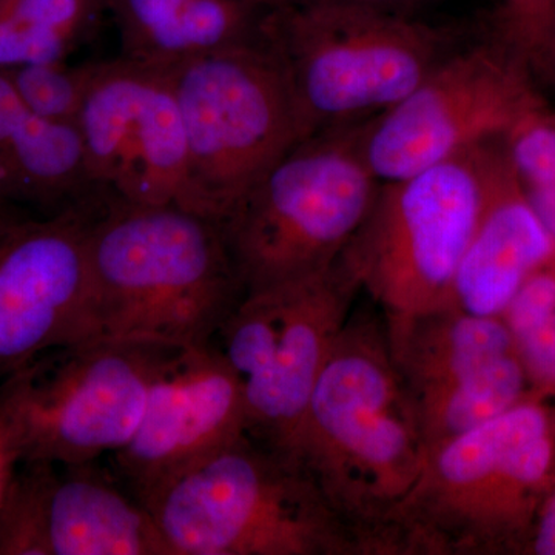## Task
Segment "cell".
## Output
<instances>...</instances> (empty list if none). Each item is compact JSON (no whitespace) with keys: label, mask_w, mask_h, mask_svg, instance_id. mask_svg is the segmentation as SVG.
<instances>
[{"label":"cell","mask_w":555,"mask_h":555,"mask_svg":"<svg viewBox=\"0 0 555 555\" xmlns=\"http://www.w3.org/2000/svg\"><path fill=\"white\" fill-rule=\"evenodd\" d=\"M145 507L175 555H363L305 466L250 434Z\"/></svg>","instance_id":"277c9868"},{"label":"cell","mask_w":555,"mask_h":555,"mask_svg":"<svg viewBox=\"0 0 555 555\" xmlns=\"http://www.w3.org/2000/svg\"><path fill=\"white\" fill-rule=\"evenodd\" d=\"M555 27V0H502L500 42L528 67L540 65Z\"/></svg>","instance_id":"603a6c76"},{"label":"cell","mask_w":555,"mask_h":555,"mask_svg":"<svg viewBox=\"0 0 555 555\" xmlns=\"http://www.w3.org/2000/svg\"><path fill=\"white\" fill-rule=\"evenodd\" d=\"M363 122L309 134L236 201L221 228L246 292L326 270L356 238L382 188Z\"/></svg>","instance_id":"8992f818"},{"label":"cell","mask_w":555,"mask_h":555,"mask_svg":"<svg viewBox=\"0 0 555 555\" xmlns=\"http://www.w3.org/2000/svg\"><path fill=\"white\" fill-rule=\"evenodd\" d=\"M76 127L105 198L189 210L188 139L170 72L98 61Z\"/></svg>","instance_id":"7c38bea8"},{"label":"cell","mask_w":555,"mask_h":555,"mask_svg":"<svg viewBox=\"0 0 555 555\" xmlns=\"http://www.w3.org/2000/svg\"><path fill=\"white\" fill-rule=\"evenodd\" d=\"M358 294L360 281L341 255L313 275L246 292L230 313L214 345L238 375L251 437L291 454Z\"/></svg>","instance_id":"9c48e42d"},{"label":"cell","mask_w":555,"mask_h":555,"mask_svg":"<svg viewBox=\"0 0 555 555\" xmlns=\"http://www.w3.org/2000/svg\"><path fill=\"white\" fill-rule=\"evenodd\" d=\"M291 455L357 537L363 555H378L387 521L427 455L379 312H353L347 321L321 369Z\"/></svg>","instance_id":"6da1fadb"},{"label":"cell","mask_w":555,"mask_h":555,"mask_svg":"<svg viewBox=\"0 0 555 555\" xmlns=\"http://www.w3.org/2000/svg\"><path fill=\"white\" fill-rule=\"evenodd\" d=\"M555 477V400L529 397L427 449L378 555L526 554Z\"/></svg>","instance_id":"3957f363"},{"label":"cell","mask_w":555,"mask_h":555,"mask_svg":"<svg viewBox=\"0 0 555 555\" xmlns=\"http://www.w3.org/2000/svg\"><path fill=\"white\" fill-rule=\"evenodd\" d=\"M502 141L526 198L555 240V108L537 98Z\"/></svg>","instance_id":"44dd1931"},{"label":"cell","mask_w":555,"mask_h":555,"mask_svg":"<svg viewBox=\"0 0 555 555\" xmlns=\"http://www.w3.org/2000/svg\"><path fill=\"white\" fill-rule=\"evenodd\" d=\"M105 14L107 0H0V69L68 61Z\"/></svg>","instance_id":"d6986e66"},{"label":"cell","mask_w":555,"mask_h":555,"mask_svg":"<svg viewBox=\"0 0 555 555\" xmlns=\"http://www.w3.org/2000/svg\"><path fill=\"white\" fill-rule=\"evenodd\" d=\"M0 555L175 554L147 507L94 463H24L0 506Z\"/></svg>","instance_id":"9a60e30c"},{"label":"cell","mask_w":555,"mask_h":555,"mask_svg":"<svg viewBox=\"0 0 555 555\" xmlns=\"http://www.w3.org/2000/svg\"><path fill=\"white\" fill-rule=\"evenodd\" d=\"M261 38L284 68L310 134L375 118L455 51L448 30L411 14L341 2L272 7Z\"/></svg>","instance_id":"5b68a950"},{"label":"cell","mask_w":555,"mask_h":555,"mask_svg":"<svg viewBox=\"0 0 555 555\" xmlns=\"http://www.w3.org/2000/svg\"><path fill=\"white\" fill-rule=\"evenodd\" d=\"M258 2L262 3L264 7H269V9H272V7L286 5V3H291L292 0H258Z\"/></svg>","instance_id":"f1b7e54d"},{"label":"cell","mask_w":555,"mask_h":555,"mask_svg":"<svg viewBox=\"0 0 555 555\" xmlns=\"http://www.w3.org/2000/svg\"><path fill=\"white\" fill-rule=\"evenodd\" d=\"M540 65H543L551 73V78L555 82V27L553 33H551L550 40H547Z\"/></svg>","instance_id":"83f0119b"},{"label":"cell","mask_w":555,"mask_h":555,"mask_svg":"<svg viewBox=\"0 0 555 555\" xmlns=\"http://www.w3.org/2000/svg\"><path fill=\"white\" fill-rule=\"evenodd\" d=\"M502 320L532 393L555 400V254L526 280Z\"/></svg>","instance_id":"ffe728a7"},{"label":"cell","mask_w":555,"mask_h":555,"mask_svg":"<svg viewBox=\"0 0 555 555\" xmlns=\"http://www.w3.org/2000/svg\"><path fill=\"white\" fill-rule=\"evenodd\" d=\"M104 203L50 217H0V383L78 343L90 291V224Z\"/></svg>","instance_id":"4fadbf2b"},{"label":"cell","mask_w":555,"mask_h":555,"mask_svg":"<svg viewBox=\"0 0 555 555\" xmlns=\"http://www.w3.org/2000/svg\"><path fill=\"white\" fill-rule=\"evenodd\" d=\"M175 349L90 339L50 350L0 383V398L21 426L24 463L90 465L126 447Z\"/></svg>","instance_id":"30bf717a"},{"label":"cell","mask_w":555,"mask_h":555,"mask_svg":"<svg viewBox=\"0 0 555 555\" xmlns=\"http://www.w3.org/2000/svg\"><path fill=\"white\" fill-rule=\"evenodd\" d=\"M11 210H16V208L3 206V204H0V217H3V215L9 214Z\"/></svg>","instance_id":"f546056e"},{"label":"cell","mask_w":555,"mask_h":555,"mask_svg":"<svg viewBox=\"0 0 555 555\" xmlns=\"http://www.w3.org/2000/svg\"><path fill=\"white\" fill-rule=\"evenodd\" d=\"M500 139L382 182L371 214L343 255L386 331L451 308L456 270L483 208Z\"/></svg>","instance_id":"52a82bcc"},{"label":"cell","mask_w":555,"mask_h":555,"mask_svg":"<svg viewBox=\"0 0 555 555\" xmlns=\"http://www.w3.org/2000/svg\"><path fill=\"white\" fill-rule=\"evenodd\" d=\"M528 68L500 40L452 51L406 98L364 120L369 167L398 181L505 137L540 96Z\"/></svg>","instance_id":"8fae6325"},{"label":"cell","mask_w":555,"mask_h":555,"mask_svg":"<svg viewBox=\"0 0 555 555\" xmlns=\"http://www.w3.org/2000/svg\"><path fill=\"white\" fill-rule=\"evenodd\" d=\"M526 554L555 555V477L537 513Z\"/></svg>","instance_id":"484cf974"},{"label":"cell","mask_w":555,"mask_h":555,"mask_svg":"<svg viewBox=\"0 0 555 555\" xmlns=\"http://www.w3.org/2000/svg\"><path fill=\"white\" fill-rule=\"evenodd\" d=\"M246 434L243 386L218 347H178L156 374L137 433L113 454L116 470L145 506L175 478Z\"/></svg>","instance_id":"5bb4252c"},{"label":"cell","mask_w":555,"mask_h":555,"mask_svg":"<svg viewBox=\"0 0 555 555\" xmlns=\"http://www.w3.org/2000/svg\"><path fill=\"white\" fill-rule=\"evenodd\" d=\"M24 465V440L20 423L0 398V506L17 470Z\"/></svg>","instance_id":"d4e9b609"},{"label":"cell","mask_w":555,"mask_h":555,"mask_svg":"<svg viewBox=\"0 0 555 555\" xmlns=\"http://www.w3.org/2000/svg\"><path fill=\"white\" fill-rule=\"evenodd\" d=\"M27 113L10 80L0 73V204L13 208V150Z\"/></svg>","instance_id":"cb8c5ba5"},{"label":"cell","mask_w":555,"mask_h":555,"mask_svg":"<svg viewBox=\"0 0 555 555\" xmlns=\"http://www.w3.org/2000/svg\"><path fill=\"white\" fill-rule=\"evenodd\" d=\"M98 62H40L0 69L17 96L40 118L76 124Z\"/></svg>","instance_id":"7402d4cb"},{"label":"cell","mask_w":555,"mask_h":555,"mask_svg":"<svg viewBox=\"0 0 555 555\" xmlns=\"http://www.w3.org/2000/svg\"><path fill=\"white\" fill-rule=\"evenodd\" d=\"M308 2H341L353 3V5L371 7L383 11H390V13L409 14L420 3L425 0H292L291 3H308Z\"/></svg>","instance_id":"4316f807"},{"label":"cell","mask_w":555,"mask_h":555,"mask_svg":"<svg viewBox=\"0 0 555 555\" xmlns=\"http://www.w3.org/2000/svg\"><path fill=\"white\" fill-rule=\"evenodd\" d=\"M89 258L78 343L211 345L246 295L221 224L178 206L108 199L91 219Z\"/></svg>","instance_id":"7a4b0ae2"},{"label":"cell","mask_w":555,"mask_h":555,"mask_svg":"<svg viewBox=\"0 0 555 555\" xmlns=\"http://www.w3.org/2000/svg\"><path fill=\"white\" fill-rule=\"evenodd\" d=\"M120 57L171 69L254 42L269 7L258 0H107Z\"/></svg>","instance_id":"ac0fdd59"},{"label":"cell","mask_w":555,"mask_h":555,"mask_svg":"<svg viewBox=\"0 0 555 555\" xmlns=\"http://www.w3.org/2000/svg\"><path fill=\"white\" fill-rule=\"evenodd\" d=\"M390 356L416 409L467 392L516 353L502 318L451 306L386 331Z\"/></svg>","instance_id":"e0dca14e"},{"label":"cell","mask_w":555,"mask_h":555,"mask_svg":"<svg viewBox=\"0 0 555 555\" xmlns=\"http://www.w3.org/2000/svg\"><path fill=\"white\" fill-rule=\"evenodd\" d=\"M554 254L555 240L526 198L500 139L483 208L456 270L452 306L502 318L526 280Z\"/></svg>","instance_id":"2e32d148"},{"label":"cell","mask_w":555,"mask_h":555,"mask_svg":"<svg viewBox=\"0 0 555 555\" xmlns=\"http://www.w3.org/2000/svg\"><path fill=\"white\" fill-rule=\"evenodd\" d=\"M189 150V210L222 224L236 201L309 137L261 36L171 69Z\"/></svg>","instance_id":"ba28073f"}]
</instances>
